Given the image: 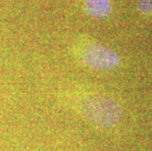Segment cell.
<instances>
[{
	"label": "cell",
	"instance_id": "obj_1",
	"mask_svg": "<svg viewBox=\"0 0 152 151\" xmlns=\"http://www.w3.org/2000/svg\"><path fill=\"white\" fill-rule=\"evenodd\" d=\"M82 112L94 126L110 128L122 119V108L117 101L105 95L88 96L82 103Z\"/></svg>",
	"mask_w": 152,
	"mask_h": 151
},
{
	"label": "cell",
	"instance_id": "obj_2",
	"mask_svg": "<svg viewBox=\"0 0 152 151\" xmlns=\"http://www.w3.org/2000/svg\"><path fill=\"white\" fill-rule=\"evenodd\" d=\"M83 61L89 68L104 71L117 67L120 64V57L107 47L90 44L83 50Z\"/></svg>",
	"mask_w": 152,
	"mask_h": 151
},
{
	"label": "cell",
	"instance_id": "obj_3",
	"mask_svg": "<svg viewBox=\"0 0 152 151\" xmlns=\"http://www.w3.org/2000/svg\"><path fill=\"white\" fill-rule=\"evenodd\" d=\"M86 10L87 14L95 18L108 16L112 10L110 0H86Z\"/></svg>",
	"mask_w": 152,
	"mask_h": 151
},
{
	"label": "cell",
	"instance_id": "obj_4",
	"mask_svg": "<svg viewBox=\"0 0 152 151\" xmlns=\"http://www.w3.org/2000/svg\"><path fill=\"white\" fill-rule=\"evenodd\" d=\"M137 9L143 14H152V0H137Z\"/></svg>",
	"mask_w": 152,
	"mask_h": 151
}]
</instances>
